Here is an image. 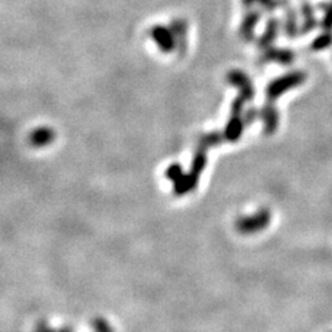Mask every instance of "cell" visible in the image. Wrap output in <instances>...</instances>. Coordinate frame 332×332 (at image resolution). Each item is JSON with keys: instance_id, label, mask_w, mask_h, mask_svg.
<instances>
[{"instance_id": "8fae6325", "label": "cell", "mask_w": 332, "mask_h": 332, "mask_svg": "<svg viewBox=\"0 0 332 332\" xmlns=\"http://www.w3.org/2000/svg\"><path fill=\"white\" fill-rule=\"evenodd\" d=\"M55 139V132L47 127H42L32 132L30 140L33 147H46Z\"/></svg>"}, {"instance_id": "6da1fadb", "label": "cell", "mask_w": 332, "mask_h": 332, "mask_svg": "<svg viewBox=\"0 0 332 332\" xmlns=\"http://www.w3.org/2000/svg\"><path fill=\"white\" fill-rule=\"evenodd\" d=\"M305 80L306 74L299 70L290 71V73L285 74V75L275 79V80H272L268 84L267 89H266V98H267L266 102L275 105L276 100L279 98L280 95L292 90V89L298 88Z\"/></svg>"}, {"instance_id": "8992f818", "label": "cell", "mask_w": 332, "mask_h": 332, "mask_svg": "<svg viewBox=\"0 0 332 332\" xmlns=\"http://www.w3.org/2000/svg\"><path fill=\"white\" fill-rule=\"evenodd\" d=\"M170 29L175 37L176 50L178 51L180 55H183L187 50V22L183 19H173L170 22Z\"/></svg>"}, {"instance_id": "52a82bcc", "label": "cell", "mask_w": 332, "mask_h": 332, "mask_svg": "<svg viewBox=\"0 0 332 332\" xmlns=\"http://www.w3.org/2000/svg\"><path fill=\"white\" fill-rule=\"evenodd\" d=\"M260 118L264 121V132L266 134L271 135L277 131L279 116H278V111L275 105L266 102L260 111Z\"/></svg>"}, {"instance_id": "9a60e30c", "label": "cell", "mask_w": 332, "mask_h": 332, "mask_svg": "<svg viewBox=\"0 0 332 332\" xmlns=\"http://www.w3.org/2000/svg\"><path fill=\"white\" fill-rule=\"evenodd\" d=\"M91 326H93L94 330H99V331L111 330V326H110L106 321L102 320V319H96V320H94L93 323H91Z\"/></svg>"}, {"instance_id": "30bf717a", "label": "cell", "mask_w": 332, "mask_h": 332, "mask_svg": "<svg viewBox=\"0 0 332 332\" xmlns=\"http://www.w3.org/2000/svg\"><path fill=\"white\" fill-rule=\"evenodd\" d=\"M300 11H301V17H303V22H301L300 26V32L301 35H304V33H309L315 29L316 25H318V20H316L314 7L311 6L309 2L303 4Z\"/></svg>"}, {"instance_id": "4fadbf2b", "label": "cell", "mask_w": 332, "mask_h": 332, "mask_svg": "<svg viewBox=\"0 0 332 332\" xmlns=\"http://www.w3.org/2000/svg\"><path fill=\"white\" fill-rule=\"evenodd\" d=\"M288 0H259V5L266 12H272L279 7L284 6Z\"/></svg>"}, {"instance_id": "2e32d148", "label": "cell", "mask_w": 332, "mask_h": 332, "mask_svg": "<svg viewBox=\"0 0 332 332\" xmlns=\"http://www.w3.org/2000/svg\"><path fill=\"white\" fill-rule=\"evenodd\" d=\"M255 2H259V0H241V4L244 5V6H246V7L252 6Z\"/></svg>"}, {"instance_id": "9c48e42d", "label": "cell", "mask_w": 332, "mask_h": 332, "mask_svg": "<svg viewBox=\"0 0 332 332\" xmlns=\"http://www.w3.org/2000/svg\"><path fill=\"white\" fill-rule=\"evenodd\" d=\"M300 26L301 24H299L298 21V15L297 12L293 9L288 7L287 12H285L284 21H283V31L289 38H297V36L301 35L300 32Z\"/></svg>"}, {"instance_id": "7c38bea8", "label": "cell", "mask_w": 332, "mask_h": 332, "mask_svg": "<svg viewBox=\"0 0 332 332\" xmlns=\"http://www.w3.org/2000/svg\"><path fill=\"white\" fill-rule=\"evenodd\" d=\"M332 45V32L328 31V30H324L323 33L318 36L315 40L311 42V50L316 51H324L326 48H329Z\"/></svg>"}, {"instance_id": "ba28073f", "label": "cell", "mask_w": 332, "mask_h": 332, "mask_svg": "<svg viewBox=\"0 0 332 332\" xmlns=\"http://www.w3.org/2000/svg\"><path fill=\"white\" fill-rule=\"evenodd\" d=\"M280 22L279 20L276 19V17H271L268 19V21L266 22L265 31L262 32L261 37L257 40V46L261 50H266V48L271 47L272 43L277 40V36L279 33L280 30Z\"/></svg>"}, {"instance_id": "7a4b0ae2", "label": "cell", "mask_w": 332, "mask_h": 332, "mask_svg": "<svg viewBox=\"0 0 332 332\" xmlns=\"http://www.w3.org/2000/svg\"><path fill=\"white\" fill-rule=\"evenodd\" d=\"M271 221V213L268 209L262 208L257 213L250 217H242L237 219L236 229L241 234H254V232L264 230Z\"/></svg>"}, {"instance_id": "5bb4252c", "label": "cell", "mask_w": 332, "mask_h": 332, "mask_svg": "<svg viewBox=\"0 0 332 332\" xmlns=\"http://www.w3.org/2000/svg\"><path fill=\"white\" fill-rule=\"evenodd\" d=\"M324 16L321 20V27L328 31H332V1L324 5Z\"/></svg>"}, {"instance_id": "5b68a950", "label": "cell", "mask_w": 332, "mask_h": 332, "mask_svg": "<svg viewBox=\"0 0 332 332\" xmlns=\"http://www.w3.org/2000/svg\"><path fill=\"white\" fill-rule=\"evenodd\" d=\"M294 58H295L294 53H293L290 50H287V48H277L273 47V46L264 50V53H262L261 55L262 62L265 63L276 62L278 63V64L283 65H288L290 64V63H293Z\"/></svg>"}, {"instance_id": "3957f363", "label": "cell", "mask_w": 332, "mask_h": 332, "mask_svg": "<svg viewBox=\"0 0 332 332\" xmlns=\"http://www.w3.org/2000/svg\"><path fill=\"white\" fill-rule=\"evenodd\" d=\"M150 36H152L153 41L157 43L162 52L170 53L173 50H176L175 37H173L170 26L166 27L164 25H155L150 30Z\"/></svg>"}, {"instance_id": "277c9868", "label": "cell", "mask_w": 332, "mask_h": 332, "mask_svg": "<svg viewBox=\"0 0 332 332\" xmlns=\"http://www.w3.org/2000/svg\"><path fill=\"white\" fill-rule=\"evenodd\" d=\"M261 19V12L259 10H249L245 14L241 24H240L239 35L246 42H251L255 38V30Z\"/></svg>"}]
</instances>
